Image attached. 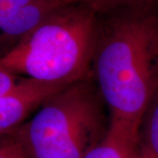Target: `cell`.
<instances>
[{"instance_id": "1", "label": "cell", "mask_w": 158, "mask_h": 158, "mask_svg": "<svg viewBox=\"0 0 158 158\" xmlns=\"http://www.w3.org/2000/svg\"><path fill=\"white\" fill-rule=\"evenodd\" d=\"M103 18L91 66L95 85L110 121L140 131L158 94V15L151 10Z\"/></svg>"}, {"instance_id": "2", "label": "cell", "mask_w": 158, "mask_h": 158, "mask_svg": "<svg viewBox=\"0 0 158 158\" xmlns=\"http://www.w3.org/2000/svg\"><path fill=\"white\" fill-rule=\"evenodd\" d=\"M99 19L84 6H63L0 58L18 76L72 85L90 77Z\"/></svg>"}, {"instance_id": "3", "label": "cell", "mask_w": 158, "mask_h": 158, "mask_svg": "<svg viewBox=\"0 0 158 158\" xmlns=\"http://www.w3.org/2000/svg\"><path fill=\"white\" fill-rule=\"evenodd\" d=\"M106 106L90 77L47 99L16 131L28 158H85L107 134Z\"/></svg>"}, {"instance_id": "4", "label": "cell", "mask_w": 158, "mask_h": 158, "mask_svg": "<svg viewBox=\"0 0 158 158\" xmlns=\"http://www.w3.org/2000/svg\"><path fill=\"white\" fill-rule=\"evenodd\" d=\"M62 6V0H0V58Z\"/></svg>"}, {"instance_id": "5", "label": "cell", "mask_w": 158, "mask_h": 158, "mask_svg": "<svg viewBox=\"0 0 158 158\" xmlns=\"http://www.w3.org/2000/svg\"><path fill=\"white\" fill-rule=\"evenodd\" d=\"M69 85L25 77L13 91L0 97V138L17 131L30 113Z\"/></svg>"}, {"instance_id": "6", "label": "cell", "mask_w": 158, "mask_h": 158, "mask_svg": "<svg viewBox=\"0 0 158 158\" xmlns=\"http://www.w3.org/2000/svg\"><path fill=\"white\" fill-rule=\"evenodd\" d=\"M85 158H139V130L110 121L107 134Z\"/></svg>"}, {"instance_id": "7", "label": "cell", "mask_w": 158, "mask_h": 158, "mask_svg": "<svg viewBox=\"0 0 158 158\" xmlns=\"http://www.w3.org/2000/svg\"><path fill=\"white\" fill-rule=\"evenodd\" d=\"M63 6H84L98 17L122 11H151L158 0H62Z\"/></svg>"}, {"instance_id": "8", "label": "cell", "mask_w": 158, "mask_h": 158, "mask_svg": "<svg viewBox=\"0 0 158 158\" xmlns=\"http://www.w3.org/2000/svg\"><path fill=\"white\" fill-rule=\"evenodd\" d=\"M140 158H158V94L141 120L139 131Z\"/></svg>"}, {"instance_id": "9", "label": "cell", "mask_w": 158, "mask_h": 158, "mask_svg": "<svg viewBox=\"0 0 158 158\" xmlns=\"http://www.w3.org/2000/svg\"><path fill=\"white\" fill-rule=\"evenodd\" d=\"M0 158H28L16 131L0 138Z\"/></svg>"}, {"instance_id": "10", "label": "cell", "mask_w": 158, "mask_h": 158, "mask_svg": "<svg viewBox=\"0 0 158 158\" xmlns=\"http://www.w3.org/2000/svg\"><path fill=\"white\" fill-rule=\"evenodd\" d=\"M25 79L6 69L0 67V97L7 95L15 90Z\"/></svg>"}, {"instance_id": "11", "label": "cell", "mask_w": 158, "mask_h": 158, "mask_svg": "<svg viewBox=\"0 0 158 158\" xmlns=\"http://www.w3.org/2000/svg\"><path fill=\"white\" fill-rule=\"evenodd\" d=\"M139 158H140V156H139Z\"/></svg>"}]
</instances>
